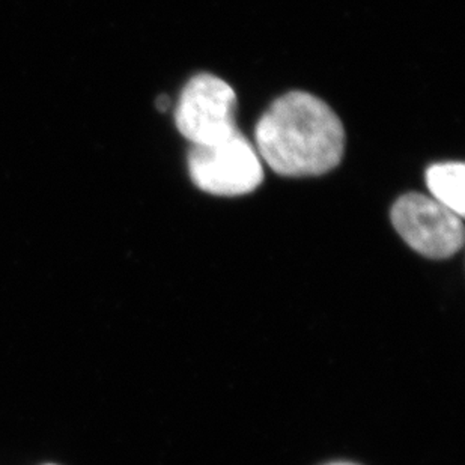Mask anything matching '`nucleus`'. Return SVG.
<instances>
[{"mask_svg":"<svg viewBox=\"0 0 465 465\" xmlns=\"http://www.w3.org/2000/svg\"><path fill=\"white\" fill-rule=\"evenodd\" d=\"M189 172L198 189L226 198L252 193L263 181L258 151L240 130L210 145L192 146Z\"/></svg>","mask_w":465,"mask_h":465,"instance_id":"obj_2","label":"nucleus"},{"mask_svg":"<svg viewBox=\"0 0 465 465\" xmlns=\"http://www.w3.org/2000/svg\"><path fill=\"white\" fill-rule=\"evenodd\" d=\"M256 151L282 176L303 178L333 171L345 151V128L321 98L292 91L277 98L255 128Z\"/></svg>","mask_w":465,"mask_h":465,"instance_id":"obj_1","label":"nucleus"},{"mask_svg":"<svg viewBox=\"0 0 465 465\" xmlns=\"http://www.w3.org/2000/svg\"><path fill=\"white\" fill-rule=\"evenodd\" d=\"M329 465H356V464H350V462H336V464H329Z\"/></svg>","mask_w":465,"mask_h":465,"instance_id":"obj_7","label":"nucleus"},{"mask_svg":"<svg viewBox=\"0 0 465 465\" xmlns=\"http://www.w3.org/2000/svg\"><path fill=\"white\" fill-rule=\"evenodd\" d=\"M158 110H166L167 107H169V98L166 97V95H162V97L158 98L157 103Z\"/></svg>","mask_w":465,"mask_h":465,"instance_id":"obj_6","label":"nucleus"},{"mask_svg":"<svg viewBox=\"0 0 465 465\" xmlns=\"http://www.w3.org/2000/svg\"><path fill=\"white\" fill-rule=\"evenodd\" d=\"M464 184V163H439L428 167L426 171V185L432 199L460 217L465 214Z\"/></svg>","mask_w":465,"mask_h":465,"instance_id":"obj_5","label":"nucleus"},{"mask_svg":"<svg viewBox=\"0 0 465 465\" xmlns=\"http://www.w3.org/2000/svg\"><path fill=\"white\" fill-rule=\"evenodd\" d=\"M391 219L402 240L426 258H450L464 246L462 217L425 194L401 196Z\"/></svg>","mask_w":465,"mask_h":465,"instance_id":"obj_4","label":"nucleus"},{"mask_svg":"<svg viewBox=\"0 0 465 465\" xmlns=\"http://www.w3.org/2000/svg\"><path fill=\"white\" fill-rule=\"evenodd\" d=\"M237 94L217 75L201 73L187 82L175 110L181 134L193 145H210L237 132Z\"/></svg>","mask_w":465,"mask_h":465,"instance_id":"obj_3","label":"nucleus"}]
</instances>
